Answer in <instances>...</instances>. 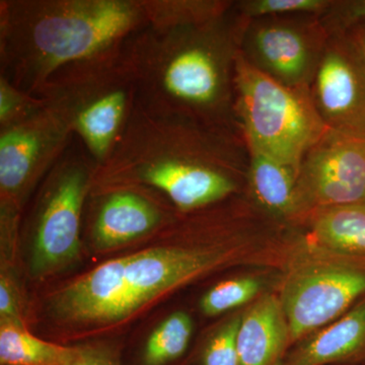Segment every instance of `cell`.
I'll use <instances>...</instances> for the list:
<instances>
[{
    "mask_svg": "<svg viewBox=\"0 0 365 365\" xmlns=\"http://www.w3.org/2000/svg\"><path fill=\"white\" fill-rule=\"evenodd\" d=\"M235 4L206 23L146 25L124 41L120 61L135 86L136 107L242 134L235 74L246 20Z\"/></svg>",
    "mask_w": 365,
    "mask_h": 365,
    "instance_id": "obj_1",
    "label": "cell"
},
{
    "mask_svg": "<svg viewBox=\"0 0 365 365\" xmlns=\"http://www.w3.org/2000/svg\"><path fill=\"white\" fill-rule=\"evenodd\" d=\"M249 163L242 134L135 106L91 187L143 185L167 197L179 212L192 213L247 186Z\"/></svg>",
    "mask_w": 365,
    "mask_h": 365,
    "instance_id": "obj_2",
    "label": "cell"
},
{
    "mask_svg": "<svg viewBox=\"0 0 365 365\" xmlns=\"http://www.w3.org/2000/svg\"><path fill=\"white\" fill-rule=\"evenodd\" d=\"M146 25L143 0H1L0 78L40 98L60 72L119 51Z\"/></svg>",
    "mask_w": 365,
    "mask_h": 365,
    "instance_id": "obj_3",
    "label": "cell"
},
{
    "mask_svg": "<svg viewBox=\"0 0 365 365\" xmlns=\"http://www.w3.org/2000/svg\"><path fill=\"white\" fill-rule=\"evenodd\" d=\"M235 112L249 150L258 151L297 170L309 150L329 130L309 88L278 83L237 59Z\"/></svg>",
    "mask_w": 365,
    "mask_h": 365,
    "instance_id": "obj_4",
    "label": "cell"
},
{
    "mask_svg": "<svg viewBox=\"0 0 365 365\" xmlns=\"http://www.w3.org/2000/svg\"><path fill=\"white\" fill-rule=\"evenodd\" d=\"M119 52L60 72L40 97L66 120L98 167L111 155L136 105Z\"/></svg>",
    "mask_w": 365,
    "mask_h": 365,
    "instance_id": "obj_5",
    "label": "cell"
},
{
    "mask_svg": "<svg viewBox=\"0 0 365 365\" xmlns=\"http://www.w3.org/2000/svg\"><path fill=\"white\" fill-rule=\"evenodd\" d=\"M297 255L280 292L290 346L342 317L365 297V259L314 244Z\"/></svg>",
    "mask_w": 365,
    "mask_h": 365,
    "instance_id": "obj_6",
    "label": "cell"
},
{
    "mask_svg": "<svg viewBox=\"0 0 365 365\" xmlns=\"http://www.w3.org/2000/svg\"><path fill=\"white\" fill-rule=\"evenodd\" d=\"M97 170V163L74 135L66 153L46 176L34 212L35 275L51 273L78 254L83 208Z\"/></svg>",
    "mask_w": 365,
    "mask_h": 365,
    "instance_id": "obj_7",
    "label": "cell"
},
{
    "mask_svg": "<svg viewBox=\"0 0 365 365\" xmlns=\"http://www.w3.org/2000/svg\"><path fill=\"white\" fill-rule=\"evenodd\" d=\"M331 34L317 14L246 20L241 54L262 73L292 88H309Z\"/></svg>",
    "mask_w": 365,
    "mask_h": 365,
    "instance_id": "obj_8",
    "label": "cell"
},
{
    "mask_svg": "<svg viewBox=\"0 0 365 365\" xmlns=\"http://www.w3.org/2000/svg\"><path fill=\"white\" fill-rule=\"evenodd\" d=\"M73 138L66 120L46 102L32 116L0 129L2 209L18 212L31 190L47 176Z\"/></svg>",
    "mask_w": 365,
    "mask_h": 365,
    "instance_id": "obj_9",
    "label": "cell"
},
{
    "mask_svg": "<svg viewBox=\"0 0 365 365\" xmlns=\"http://www.w3.org/2000/svg\"><path fill=\"white\" fill-rule=\"evenodd\" d=\"M359 203H365V137L328 130L300 165L292 220Z\"/></svg>",
    "mask_w": 365,
    "mask_h": 365,
    "instance_id": "obj_10",
    "label": "cell"
},
{
    "mask_svg": "<svg viewBox=\"0 0 365 365\" xmlns=\"http://www.w3.org/2000/svg\"><path fill=\"white\" fill-rule=\"evenodd\" d=\"M309 91L329 130L365 137V64L343 34H331Z\"/></svg>",
    "mask_w": 365,
    "mask_h": 365,
    "instance_id": "obj_11",
    "label": "cell"
},
{
    "mask_svg": "<svg viewBox=\"0 0 365 365\" xmlns=\"http://www.w3.org/2000/svg\"><path fill=\"white\" fill-rule=\"evenodd\" d=\"M218 249H180L165 247L128 256L126 266L125 318L150 300L227 260Z\"/></svg>",
    "mask_w": 365,
    "mask_h": 365,
    "instance_id": "obj_12",
    "label": "cell"
},
{
    "mask_svg": "<svg viewBox=\"0 0 365 365\" xmlns=\"http://www.w3.org/2000/svg\"><path fill=\"white\" fill-rule=\"evenodd\" d=\"M97 191L91 235L101 250L115 248L150 234L170 220L169 212L143 185L91 187Z\"/></svg>",
    "mask_w": 365,
    "mask_h": 365,
    "instance_id": "obj_13",
    "label": "cell"
},
{
    "mask_svg": "<svg viewBox=\"0 0 365 365\" xmlns=\"http://www.w3.org/2000/svg\"><path fill=\"white\" fill-rule=\"evenodd\" d=\"M128 256L102 264L62 289L52 307L69 322L104 323L125 319Z\"/></svg>",
    "mask_w": 365,
    "mask_h": 365,
    "instance_id": "obj_14",
    "label": "cell"
},
{
    "mask_svg": "<svg viewBox=\"0 0 365 365\" xmlns=\"http://www.w3.org/2000/svg\"><path fill=\"white\" fill-rule=\"evenodd\" d=\"M365 365V297L339 319L292 345L279 365Z\"/></svg>",
    "mask_w": 365,
    "mask_h": 365,
    "instance_id": "obj_15",
    "label": "cell"
},
{
    "mask_svg": "<svg viewBox=\"0 0 365 365\" xmlns=\"http://www.w3.org/2000/svg\"><path fill=\"white\" fill-rule=\"evenodd\" d=\"M289 347V327L279 297L263 295L242 316L239 365H279Z\"/></svg>",
    "mask_w": 365,
    "mask_h": 365,
    "instance_id": "obj_16",
    "label": "cell"
},
{
    "mask_svg": "<svg viewBox=\"0 0 365 365\" xmlns=\"http://www.w3.org/2000/svg\"><path fill=\"white\" fill-rule=\"evenodd\" d=\"M299 172L258 151L250 150L247 186L256 207L276 220H294Z\"/></svg>",
    "mask_w": 365,
    "mask_h": 365,
    "instance_id": "obj_17",
    "label": "cell"
},
{
    "mask_svg": "<svg viewBox=\"0 0 365 365\" xmlns=\"http://www.w3.org/2000/svg\"><path fill=\"white\" fill-rule=\"evenodd\" d=\"M302 222L322 248L365 259V203L321 209Z\"/></svg>",
    "mask_w": 365,
    "mask_h": 365,
    "instance_id": "obj_18",
    "label": "cell"
},
{
    "mask_svg": "<svg viewBox=\"0 0 365 365\" xmlns=\"http://www.w3.org/2000/svg\"><path fill=\"white\" fill-rule=\"evenodd\" d=\"M72 347L35 337L23 326L1 324L0 361L2 365H66Z\"/></svg>",
    "mask_w": 365,
    "mask_h": 365,
    "instance_id": "obj_19",
    "label": "cell"
},
{
    "mask_svg": "<svg viewBox=\"0 0 365 365\" xmlns=\"http://www.w3.org/2000/svg\"><path fill=\"white\" fill-rule=\"evenodd\" d=\"M230 0H143L148 25L180 26L215 20L234 6Z\"/></svg>",
    "mask_w": 365,
    "mask_h": 365,
    "instance_id": "obj_20",
    "label": "cell"
},
{
    "mask_svg": "<svg viewBox=\"0 0 365 365\" xmlns=\"http://www.w3.org/2000/svg\"><path fill=\"white\" fill-rule=\"evenodd\" d=\"M191 319L186 313L177 312L151 334L144 350V365H165L184 354L191 339Z\"/></svg>",
    "mask_w": 365,
    "mask_h": 365,
    "instance_id": "obj_21",
    "label": "cell"
},
{
    "mask_svg": "<svg viewBox=\"0 0 365 365\" xmlns=\"http://www.w3.org/2000/svg\"><path fill=\"white\" fill-rule=\"evenodd\" d=\"M261 288V281L253 277L225 281L204 295L201 309L207 316H217L248 304L260 294Z\"/></svg>",
    "mask_w": 365,
    "mask_h": 365,
    "instance_id": "obj_22",
    "label": "cell"
},
{
    "mask_svg": "<svg viewBox=\"0 0 365 365\" xmlns=\"http://www.w3.org/2000/svg\"><path fill=\"white\" fill-rule=\"evenodd\" d=\"M334 0H242L235 1V9L245 20L290 16L317 14L323 16Z\"/></svg>",
    "mask_w": 365,
    "mask_h": 365,
    "instance_id": "obj_23",
    "label": "cell"
},
{
    "mask_svg": "<svg viewBox=\"0 0 365 365\" xmlns=\"http://www.w3.org/2000/svg\"><path fill=\"white\" fill-rule=\"evenodd\" d=\"M43 98L21 91L0 78V129L19 123L44 107Z\"/></svg>",
    "mask_w": 365,
    "mask_h": 365,
    "instance_id": "obj_24",
    "label": "cell"
},
{
    "mask_svg": "<svg viewBox=\"0 0 365 365\" xmlns=\"http://www.w3.org/2000/svg\"><path fill=\"white\" fill-rule=\"evenodd\" d=\"M242 316L235 317L209 340L201 357V365H239L237 334Z\"/></svg>",
    "mask_w": 365,
    "mask_h": 365,
    "instance_id": "obj_25",
    "label": "cell"
},
{
    "mask_svg": "<svg viewBox=\"0 0 365 365\" xmlns=\"http://www.w3.org/2000/svg\"><path fill=\"white\" fill-rule=\"evenodd\" d=\"M322 21L330 34L365 26V0H334Z\"/></svg>",
    "mask_w": 365,
    "mask_h": 365,
    "instance_id": "obj_26",
    "label": "cell"
},
{
    "mask_svg": "<svg viewBox=\"0 0 365 365\" xmlns=\"http://www.w3.org/2000/svg\"><path fill=\"white\" fill-rule=\"evenodd\" d=\"M66 365H120L117 357L109 350L95 346L72 347Z\"/></svg>",
    "mask_w": 365,
    "mask_h": 365,
    "instance_id": "obj_27",
    "label": "cell"
},
{
    "mask_svg": "<svg viewBox=\"0 0 365 365\" xmlns=\"http://www.w3.org/2000/svg\"><path fill=\"white\" fill-rule=\"evenodd\" d=\"M0 314H1L2 324L23 326L19 316L18 300L13 287L4 278H1V282H0Z\"/></svg>",
    "mask_w": 365,
    "mask_h": 365,
    "instance_id": "obj_28",
    "label": "cell"
},
{
    "mask_svg": "<svg viewBox=\"0 0 365 365\" xmlns=\"http://www.w3.org/2000/svg\"><path fill=\"white\" fill-rule=\"evenodd\" d=\"M339 34H343L349 40L365 64V26H355Z\"/></svg>",
    "mask_w": 365,
    "mask_h": 365,
    "instance_id": "obj_29",
    "label": "cell"
}]
</instances>
